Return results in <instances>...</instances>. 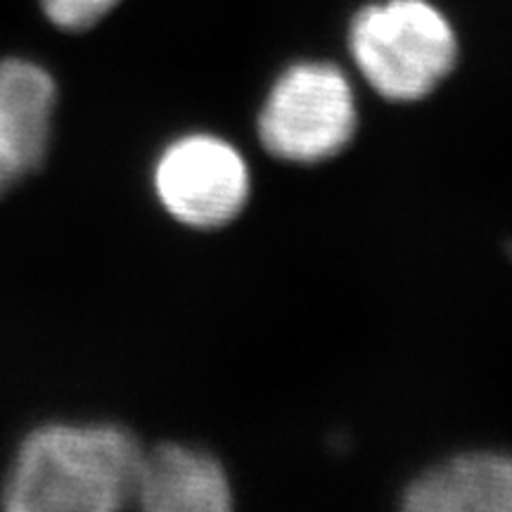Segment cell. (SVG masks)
Here are the masks:
<instances>
[{
	"mask_svg": "<svg viewBox=\"0 0 512 512\" xmlns=\"http://www.w3.org/2000/svg\"><path fill=\"white\" fill-rule=\"evenodd\" d=\"M143 446L124 427L48 422L19 444L3 484L8 512H114L136 501Z\"/></svg>",
	"mask_w": 512,
	"mask_h": 512,
	"instance_id": "1",
	"label": "cell"
},
{
	"mask_svg": "<svg viewBox=\"0 0 512 512\" xmlns=\"http://www.w3.org/2000/svg\"><path fill=\"white\" fill-rule=\"evenodd\" d=\"M349 48L370 86L394 102L425 98L458 60L456 31L427 0L368 5L351 24Z\"/></svg>",
	"mask_w": 512,
	"mask_h": 512,
	"instance_id": "2",
	"label": "cell"
},
{
	"mask_svg": "<svg viewBox=\"0 0 512 512\" xmlns=\"http://www.w3.org/2000/svg\"><path fill=\"white\" fill-rule=\"evenodd\" d=\"M354 133V91L332 64H294L275 81L259 114L261 145L285 162L316 164L335 157Z\"/></svg>",
	"mask_w": 512,
	"mask_h": 512,
	"instance_id": "3",
	"label": "cell"
},
{
	"mask_svg": "<svg viewBox=\"0 0 512 512\" xmlns=\"http://www.w3.org/2000/svg\"><path fill=\"white\" fill-rule=\"evenodd\" d=\"M159 202L192 228L226 226L249 197V171L233 145L216 136H185L155 166Z\"/></svg>",
	"mask_w": 512,
	"mask_h": 512,
	"instance_id": "4",
	"label": "cell"
},
{
	"mask_svg": "<svg viewBox=\"0 0 512 512\" xmlns=\"http://www.w3.org/2000/svg\"><path fill=\"white\" fill-rule=\"evenodd\" d=\"M57 86L27 57L0 62V195L46 164L53 140Z\"/></svg>",
	"mask_w": 512,
	"mask_h": 512,
	"instance_id": "5",
	"label": "cell"
},
{
	"mask_svg": "<svg viewBox=\"0 0 512 512\" xmlns=\"http://www.w3.org/2000/svg\"><path fill=\"white\" fill-rule=\"evenodd\" d=\"M150 512H226L233 494L219 460L181 444L143 453L136 501Z\"/></svg>",
	"mask_w": 512,
	"mask_h": 512,
	"instance_id": "6",
	"label": "cell"
},
{
	"mask_svg": "<svg viewBox=\"0 0 512 512\" xmlns=\"http://www.w3.org/2000/svg\"><path fill=\"white\" fill-rule=\"evenodd\" d=\"M413 512H512V456L467 453L415 479L403 496Z\"/></svg>",
	"mask_w": 512,
	"mask_h": 512,
	"instance_id": "7",
	"label": "cell"
},
{
	"mask_svg": "<svg viewBox=\"0 0 512 512\" xmlns=\"http://www.w3.org/2000/svg\"><path fill=\"white\" fill-rule=\"evenodd\" d=\"M121 0H41L43 15L53 27L76 34L100 24Z\"/></svg>",
	"mask_w": 512,
	"mask_h": 512,
	"instance_id": "8",
	"label": "cell"
}]
</instances>
